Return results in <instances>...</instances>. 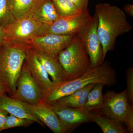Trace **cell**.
Returning <instances> with one entry per match:
<instances>
[{
	"instance_id": "cell-1",
	"label": "cell",
	"mask_w": 133,
	"mask_h": 133,
	"mask_svg": "<svg viewBox=\"0 0 133 133\" xmlns=\"http://www.w3.org/2000/svg\"><path fill=\"white\" fill-rule=\"evenodd\" d=\"M97 17V33L105 59L108 52L114 49L116 38L129 32L132 26L123 10L108 3H100L95 7Z\"/></svg>"
},
{
	"instance_id": "cell-2",
	"label": "cell",
	"mask_w": 133,
	"mask_h": 133,
	"mask_svg": "<svg viewBox=\"0 0 133 133\" xmlns=\"http://www.w3.org/2000/svg\"><path fill=\"white\" fill-rule=\"evenodd\" d=\"M117 76L116 71L110 63L104 61L99 66L91 68L83 76L55 87L45 95L43 101L48 104L56 102L60 98L90 84L101 83L111 87L116 83Z\"/></svg>"
},
{
	"instance_id": "cell-3",
	"label": "cell",
	"mask_w": 133,
	"mask_h": 133,
	"mask_svg": "<svg viewBox=\"0 0 133 133\" xmlns=\"http://www.w3.org/2000/svg\"><path fill=\"white\" fill-rule=\"evenodd\" d=\"M30 45L5 41L0 44V81L9 97L16 90V83Z\"/></svg>"
},
{
	"instance_id": "cell-4",
	"label": "cell",
	"mask_w": 133,
	"mask_h": 133,
	"mask_svg": "<svg viewBox=\"0 0 133 133\" xmlns=\"http://www.w3.org/2000/svg\"><path fill=\"white\" fill-rule=\"evenodd\" d=\"M57 58L66 72L68 81L83 76L91 68L86 49L78 33L70 44L59 52Z\"/></svg>"
},
{
	"instance_id": "cell-5",
	"label": "cell",
	"mask_w": 133,
	"mask_h": 133,
	"mask_svg": "<svg viewBox=\"0 0 133 133\" xmlns=\"http://www.w3.org/2000/svg\"><path fill=\"white\" fill-rule=\"evenodd\" d=\"M92 18L88 9L74 16L59 17L50 24L40 25L36 36L48 34L63 35L76 34Z\"/></svg>"
},
{
	"instance_id": "cell-6",
	"label": "cell",
	"mask_w": 133,
	"mask_h": 133,
	"mask_svg": "<svg viewBox=\"0 0 133 133\" xmlns=\"http://www.w3.org/2000/svg\"><path fill=\"white\" fill-rule=\"evenodd\" d=\"M45 94L24 63L16 83V90L10 97L32 105L43 102Z\"/></svg>"
},
{
	"instance_id": "cell-7",
	"label": "cell",
	"mask_w": 133,
	"mask_h": 133,
	"mask_svg": "<svg viewBox=\"0 0 133 133\" xmlns=\"http://www.w3.org/2000/svg\"><path fill=\"white\" fill-rule=\"evenodd\" d=\"M98 25L97 17L95 14L91 21L77 33L85 46L91 68L99 66L105 60L102 44L98 36Z\"/></svg>"
},
{
	"instance_id": "cell-8",
	"label": "cell",
	"mask_w": 133,
	"mask_h": 133,
	"mask_svg": "<svg viewBox=\"0 0 133 133\" xmlns=\"http://www.w3.org/2000/svg\"><path fill=\"white\" fill-rule=\"evenodd\" d=\"M49 104L56 114L65 133L72 132L84 123L93 122L90 112L84 108H74L57 102Z\"/></svg>"
},
{
	"instance_id": "cell-9",
	"label": "cell",
	"mask_w": 133,
	"mask_h": 133,
	"mask_svg": "<svg viewBox=\"0 0 133 133\" xmlns=\"http://www.w3.org/2000/svg\"><path fill=\"white\" fill-rule=\"evenodd\" d=\"M129 105L126 89L119 93L108 91L104 94V102L99 111L108 118L123 123Z\"/></svg>"
},
{
	"instance_id": "cell-10",
	"label": "cell",
	"mask_w": 133,
	"mask_h": 133,
	"mask_svg": "<svg viewBox=\"0 0 133 133\" xmlns=\"http://www.w3.org/2000/svg\"><path fill=\"white\" fill-rule=\"evenodd\" d=\"M76 35L48 34L35 37L28 41L26 44L57 58L59 52L70 44Z\"/></svg>"
},
{
	"instance_id": "cell-11",
	"label": "cell",
	"mask_w": 133,
	"mask_h": 133,
	"mask_svg": "<svg viewBox=\"0 0 133 133\" xmlns=\"http://www.w3.org/2000/svg\"><path fill=\"white\" fill-rule=\"evenodd\" d=\"M39 26L30 15L16 20L5 29V41L26 44L36 36Z\"/></svg>"
},
{
	"instance_id": "cell-12",
	"label": "cell",
	"mask_w": 133,
	"mask_h": 133,
	"mask_svg": "<svg viewBox=\"0 0 133 133\" xmlns=\"http://www.w3.org/2000/svg\"><path fill=\"white\" fill-rule=\"evenodd\" d=\"M24 64L43 91L45 96L55 88V84L50 79L48 72L37 57L33 48L30 45L26 51Z\"/></svg>"
},
{
	"instance_id": "cell-13",
	"label": "cell",
	"mask_w": 133,
	"mask_h": 133,
	"mask_svg": "<svg viewBox=\"0 0 133 133\" xmlns=\"http://www.w3.org/2000/svg\"><path fill=\"white\" fill-rule=\"evenodd\" d=\"M25 102L27 107L38 120L55 133H65L56 114L50 105L43 102L36 105Z\"/></svg>"
},
{
	"instance_id": "cell-14",
	"label": "cell",
	"mask_w": 133,
	"mask_h": 133,
	"mask_svg": "<svg viewBox=\"0 0 133 133\" xmlns=\"http://www.w3.org/2000/svg\"><path fill=\"white\" fill-rule=\"evenodd\" d=\"M33 48L37 57L51 78L55 87L68 81L66 72L58 58L52 57L41 50Z\"/></svg>"
},
{
	"instance_id": "cell-15",
	"label": "cell",
	"mask_w": 133,
	"mask_h": 133,
	"mask_svg": "<svg viewBox=\"0 0 133 133\" xmlns=\"http://www.w3.org/2000/svg\"><path fill=\"white\" fill-rule=\"evenodd\" d=\"M0 108L6 110L9 114L22 118L31 120L43 127L45 125L35 116L27 107L25 102L9 97L6 93L0 97Z\"/></svg>"
},
{
	"instance_id": "cell-16",
	"label": "cell",
	"mask_w": 133,
	"mask_h": 133,
	"mask_svg": "<svg viewBox=\"0 0 133 133\" xmlns=\"http://www.w3.org/2000/svg\"><path fill=\"white\" fill-rule=\"evenodd\" d=\"M30 16L40 25L50 24L60 17L53 0L39 1Z\"/></svg>"
},
{
	"instance_id": "cell-17",
	"label": "cell",
	"mask_w": 133,
	"mask_h": 133,
	"mask_svg": "<svg viewBox=\"0 0 133 133\" xmlns=\"http://www.w3.org/2000/svg\"><path fill=\"white\" fill-rule=\"evenodd\" d=\"M93 122L100 128L104 133H127L128 131L122 122L108 118L100 112H90Z\"/></svg>"
},
{
	"instance_id": "cell-18",
	"label": "cell",
	"mask_w": 133,
	"mask_h": 133,
	"mask_svg": "<svg viewBox=\"0 0 133 133\" xmlns=\"http://www.w3.org/2000/svg\"><path fill=\"white\" fill-rule=\"evenodd\" d=\"M12 14L16 20L30 16L37 2L35 0H7Z\"/></svg>"
},
{
	"instance_id": "cell-19",
	"label": "cell",
	"mask_w": 133,
	"mask_h": 133,
	"mask_svg": "<svg viewBox=\"0 0 133 133\" xmlns=\"http://www.w3.org/2000/svg\"><path fill=\"white\" fill-rule=\"evenodd\" d=\"M104 85L101 83H97L88 93L84 108L88 111H98L101 109L104 102V94L102 90Z\"/></svg>"
},
{
	"instance_id": "cell-20",
	"label": "cell",
	"mask_w": 133,
	"mask_h": 133,
	"mask_svg": "<svg viewBox=\"0 0 133 133\" xmlns=\"http://www.w3.org/2000/svg\"><path fill=\"white\" fill-rule=\"evenodd\" d=\"M53 1L60 17L74 16L82 12L71 0H53Z\"/></svg>"
},
{
	"instance_id": "cell-21",
	"label": "cell",
	"mask_w": 133,
	"mask_h": 133,
	"mask_svg": "<svg viewBox=\"0 0 133 133\" xmlns=\"http://www.w3.org/2000/svg\"><path fill=\"white\" fill-rule=\"evenodd\" d=\"M16 20L10 9L7 0H0V26L6 29Z\"/></svg>"
},
{
	"instance_id": "cell-22",
	"label": "cell",
	"mask_w": 133,
	"mask_h": 133,
	"mask_svg": "<svg viewBox=\"0 0 133 133\" xmlns=\"http://www.w3.org/2000/svg\"><path fill=\"white\" fill-rule=\"evenodd\" d=\"M34 122L29 119L22 118L12 115H8L6 120L3 130L12 128L27 127L33 124Z\"/></svg>"
},
{
	"instance_id": "cell-23",
	"label": "cell",
	"mask_w": 133,
	"mask_h": 133,
	"mask_svg": "<svg viewBox=\"0 0 133 133\" xmlns=\"http://www.w3.org/2000/svg\"><path fill=\"white\" fill-rule=\"evenodd\" d=\"M127 95L129 103L133 105V68L131 67L126 72Z\"/></svg>"
},
{
	"instance_id": "cell-24",
	"label": "cell",
	"mask_w": 133,
	"mask_h": 133,
	"mask_svg": "<svg viewBox=\"0 0 133 133\" xmlns=\"http://www.w3.org/2000/svg\"><path fill=\"white\" fill-rule=\"evenodd\" d=\"M88 90L86 91L82 96L76 99L66 103L64 105L67 106L74 108H81L84 107V105L85 103L87 97L88 93L91 90Z\"/></svg>"
},
{
	"instance_id": "cell-25",
	"label": "cell",
	"mask_w": 133,
	"mask_h": 133,
	"mask_svg": "<svg viewBox=\"0 0 133 133\" xmlns=\"http://www.w3.org/2000/svg\"><path fill=\"white\" fill-rule=\"evenodd\" d=\"M123 123L126 125L129 132L133 133V105L130 104Z\"/></svg>"
},
{
	"instance_id": "cell-26",
	"label": "cell",
	"mask_w": 133,
	"mask_h": 133,
	"mask_svg": "<svg viewBox=\"0 0 133 133\" xmlns=\"http://www.w3.org/2000/svg\"><path fill=\"white\" fill-rule=\"evenodd\" d=\"M81 11L88 9L89 0H71Z\"/></svg>"
},
{
	"instance_id": "cell-27",
	"label": "cell",
	"mask_w": 133,
	"mask_h": 133,
	"mask_svg": "<svg viewBox=\"0 0 133 133\" xmlns=\"http://www.w3.org/2000/svg\"><path fill=\"white\" fill-rule=\"evenodd\" d=\"M9 114L6 111L0 108V132L3 130V127Z\"/></svg>"
},
{
	"instance_id": "cell-28",
	"label": "cell",
	"mask_w": 133,
	"mask_h": 133,
	"mask_svg": "<svg viewBox=\"0 0 133 133\" xmlns=\"http://www.w3.org/2000/svg\"><path fill=\"white\" fill-rule=\"evenodd\" d=\"M124 12L125 14L130 16L133 17V4H126L124 7Z\"/></svg>"
},
{
	"instance_id": "cell-29",
	"label": "cell",
	"mask_w": 133,
	"mask_h": 133,
	"mask_svg": "<svg viewBox=\"0 0 133 133\" xmlns=\"http://www.w3.org/2000/svg\"><path fill=\"white\" fill-rule=\"evenodd\" d=\"M5 29L0 26V44L5 41Z\"/></svg>"
},
{
	"instance_id": "cell-30",
	"label": "cell",
	"mask_w": 133,
	"mask_h": 133,
	"mask_svg": "<svg viewBox=\"0 0 133 133\" xmlns=\"http://www.w3.org/2000/svg\"><path fill=\"white\" fill-rule=\"evenodd\" d=\"M7 93V90L5 85L0 81V97Z\"/></svg>"
},
{
	"instance_id": "cell-31",
	"label": "cell",
	"mask_w": 133,
	"mask_h": 133,
	"mask_svg": "<svg viewBox=\"0 0 133 133\" xmlns=\"http://www.w3.org/2000/svg\"><path fill=\"white\" fill-rule=\"evenodd\" d=\"M35 1H36V2L37 3L39 1H41V0H35Z\"/></svg>"
}]
</instances>
